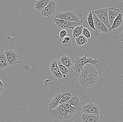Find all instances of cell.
<instances>
[{
    "instance_id": "21",
    "label": "cell",
    "mask_w": 123,
    "mask_h": 122,
    "mask_svg": "<svg viewBox=\"0 0 123 122\" xmlns=\"http://www.w3.org/2000/svg\"><path fill=\"white\" fill-rule=\"evenodd\" d=\"M76 39V42L77 45L78 46H81L85 45L87 43L88 39L84 36L81 35L77 38Z\"/></svg>"
},
{
    "instance_id": "17",
    "label": "cell",
    "mask_w": 123,
    "mask_h": 122,
    "mask_svg": "<svg viewBox=\"0 0 123 122\" xmlns=\"http://www.w3.org/2000/svg\"><path fill=\"white\" fill-rule=\"evenodd\" d=\"M49 0H40L35 3V8L38 12H41L49 3Z\"/></svg>"
},
{
    "instance_id": "12",
    "label": "cell",
    "mask_w": 123,
    "mask_h": 122,
    "mask_svg": "<svg viewBox=\"0 0 123 122\" xmlns=\"http://www.w3.org/2000/svg\"><path fill=\"white\" fill-rule=\"evenodd\" d=\"M50 70L52 75L56 78L61 79L63 78L59 69L57 60H54L51 62L50 65Z\"/></svg>"
},
{
    "instance_id": "27",
    "label": "cell",
    "mask_w": 123,
    "mask_h": 122,
    "mask_svg": "<svg viewBox=\"0 0 123 122\" xmlns=\"http://www.w3.org/2000/svg\"><path fill=\"white\" fill-rule=\"evenodd\" d=\"M67 31L66 30H62L60 32V39H63L64 38L67 36Z\"/></svg>"
},
{
    "instance_id": "18",
    "label": "cell",
    "mask_w": 123,
    "mask_h": 122,
    "mask_svg": "<svg viewBox=\"0 0 123 122\" xmlns=\"http://www.w3.org/2000/svg\"><path fill=\"white\" fill-rule=\"evenodd\" d=\"M9 66L5 52H0V70L6 69Z\"/></svg>"
},
{
    "instance_id": "13",
    "label": "cell",
    "mask_w": 123,
    "mask_h": 122,
    "mask_svg": "<svg viewBox=\"0 0 123 122\" xmlns=\"http://www.w3.org/2000/svg\"><path fill=\"white\" fill-rule=\"evenodd\" d=\"M67 95H71L69 92L63 93H59L56 95L52 99V100L49 103V109L53 110L59 106V103L61 100L64 96Z\"/></svg>"
},
{
    "instance_id": "5",
    "label": "cell",
    "mask_w": 123,
    "mask_h": 122,
    "mask_svg": "<svg viewBox=\"0 0 123 122\" xmlns=\"http://www.w3.org/2000/svg\"><path fill=\"white\" fill-rule=\"evenodd\" d=\"M87 55H85V56L81 57H78L74 59V65L73 69L76 73H80L82 72L83 69L84 67L86 64L89 63L92 65H95L97 67L98 66V64L99 61V59L96 58L93 59L91 56L88 58L87 57Z\"/></svg>"
},
{
    "instance_id": "9",
    "label": "cell",
    "mask_w": 123,
    "mask_h": 122,
    "mask_svg": "<svg viewBox=\"0 0 123 122\" xmlns=\"http://www.w3.org/2000/svg\"><path fill=\"white\" fill-rule=\"evenodd\" d=\"M56 10V4L55 1L50 0L49 3L43 10L41 12L43 17L49 18L55 14Z\"/></svg>"
},
{
    "instance_id": "4",
    "label": "cell",
    "mask_w": 123,
    "mask_h": 122,
    "mask_svg": "<svg viewBox=\"0 0 123 122\" xmlns=\"http://www.w3.org/2000/svg\"><path fill=\"white\" fill-rule=\"evenodd\" d=\"M48 114L50 119L55 122H69L67 110L63 104L59 105L56 108L49 109Z\"/></svg>"
},
{
    "instance_id": "29",
    "label": "cell",
    "mask_w": 123,
    "mask_h": 122,
    "mask_svg": "<svg viewBox=\"0 0 123 122\" xmlns=\"http://www.w3.org/2000/svg\"><path fill=\"white\" fill-rule=\"evenodd\" d=\"M4 89V87H0V96H1V95L3 93V92Z\"/></svg>"
},
{
    "instance_id": "2",
    "label": "cell",
    "mask_w": 123,
    "mask_h": 122,
    "mask_svg": "<svg viewBox=\"0 0 123 122\" xmlns=\"http://www.w3.org/2000/svg\"><path fill=\"white\" fill-rule=\"evenodd\" d=\"M63 104L67 110L68 122H73L79 117L81 110V103L76 96H73L67 102Z\"/></svg>"
},
{
    "instance_id": "8",
    "label": "cell",
    "mask_w": 123,
    "mask_h": 122,
    "mask_svg": "<svg viewBox=\"0 0 123 122\" xmlns=\"http://www.w3.org/2000/svg\"><path fill=\"white\" fill-rule=\"evenodd\" d=\"M92 12L93 13V18L96 32L104 34H108L110 33V31L105 25L98 18L94 13V11H92Z\"/></svg>"
},
{
    "instance_id": "10",
    "label": "cell",
    "mask_w": 123,
    "mask_h": 122,
    "mask_svg": "<svg viewBox=\"0 0 123 122\" xmlns=\"http://www.w3.org/2000/svg\"><path fill=\"white\" fill-rule=\"evenodd\" d=\"M9 66H14L18 64L19 56L13 50H7L5 51Z\"/></svg>"
},
{
    "instance_id": "24",
    "label": "cell",
    "mask_w": 123,
    "mask_h": 122,
    "mask_svg": "<svg viewBox=\"0 0 123 122\" xmlns=\"http://www.w3.org/2000/svg\"><path fill=\"white\" fill-rule=\"evenodd\" d=\"M87 20L89 26L92 29V30L96 31V30L94 27V22L92 11H90L88 14V17L87 18Z\"/></svg>"
},
{
    "instance_id": "28",
    "label": "cell",
    "mask_w": 123,
    "mask_h": 122,
    "mask_svg": "<svg viewBox=\"0 0 123 122\" xmlns=\"http://www.w3.org/2000/svg\"><path fill=\"white\" fill-rule=\"evenodd\" d=\"M119 42L123 47V31L121 32L119 36Z\"/></svg>"
},
{
    "instance_id": "23",
    "label": "cell",
    "mask_w": 123,
    "mask_h": 122,
    "mask_svg": "<svg viewBox=\"0 0 123 122\" xmlns=\"http://www.w3.org/2000/svg\"><path fill=\"white\" fill-rule=\"evenodd\" d=\"M60 43L62 46L66 47H69L71 46L72 41L70 38L68 36H66L62 39H60Z\"/></svg>"
},
{
    "instance_id": "31",
    "label": "cell",
    "mask_w": 123,
    "mask_h": 122,
    "mask_svg": "<svg viewBox=\"0 0 123 122\" xmlns=\"http://www.w3.org/2000/svg\"><path fill=\"white\" fill-rule=\"evenodd\" d=\"M122 1H123V0H122Z\"/></svg>"
},
{
    "instance_id": "26",
    "label": "cell",
    "mask_w": 123,
    "mask_h": 122,
    "mask_svg": "<svg viewBox=\"0 0 123 122\" xmlns=\"http://www.w3.org/2000/svg\"><path fill=\"white\" fill-rule=\"evenodd\" d=\"M82 35L84 36L87 39H90L91 38V34L90 30L87 28H84L82 32Z\"/></svg>"
},
{
    "instance_id": "25",
    "label": "cell",
    "mask_w": 123,
    "mask_h": 122,
    "mask_svg": "<svg viewBox=\"0 0 123 122\" xmlns=\"http://www.w3.org/2000/svg\"><path fill=\"white\" fill-rule=\"evenodd\" d=\"M73 97L72 95H67L64 96L61 100L59 102V105H61V104H63L65 102H67L72 98Z\"/></svg>"
},
{
    "instance_id": "16",
    "label": "cell",
    "mask_w": 123,
    "mask_h": 122,
    "mask_svg": "<svg viewBox=\"0 0 123 122\" xmlns=\"http://www.w3.org/2000/svg\"><path fill=\"white\" fill-rule=\"evenodd\" d=\"M123 25V14L121 12L114 21L113 25L111 27V31H115L116 29L121 27Z\"/></svg>"
},
{
    "instance_id": "14",
    "label": "cell",
    "mask_w": 123,
    "mask_h": 122,
    "mask_svg": "<svg viewBox=\"0 0 123 122\" xmlns=\"http://www.w3.org/2000/svg\"><path fill=\"white\" fill-rule=\"evenodd\" d=\"M108 9L109 23L111 27L114 21L121 12L118 8H115V7H109Z\"/></svg>"
},
{
    "instance_id": "11",
    "label": "cell",
    "mask_w": 123,
    "mask_h": 122,
    "mask_svg": "<svg viewBox=\"0 0 123 122\" xmlns=\"http://www.w3.org/2000/svg\"><path fill=\"white\" fill-rule=\"evenodd\" d=\"M82 112L84 113L97 114L99 115V108L95 103L90 102L83 106Z\"/></svg>"
},
{
    "instance_id": "7",
    "label": "cell",
    "mask_w": 123,
    "mask_h": 122,
    "mask_svg": "<svg viewBox=\"0 0 123 122\" xmlns=\"http://www.w3.org/2000/svg\"><path fill=\"white\" fill-rule=\"evenodd\" d=\"M108 10V8H105L96 10L94 11L98 18L105 25L111 32V27L109 23Z\"/></svg>"
},
{
    "instance_id": "3",
    "label": "cell",
    "mask_w": 123,
    "mask_h": 122,
    "mask_svg": "<svg viewBox=\"0 0 123 122\" xmlns=\"http://www.w3.org/2000/svg\"><path fill=\"white\" fill-rule=\"evenodd\" d=\"M54 17L59 20L77 22L81 25L84 19L82 13L76 11L58 12L56 13Z\"/></svg>"
},
{
    "instance_id": "20",
    "label": "cell",
    "mask_w": 123,
    "mask_h": 122,
    "mask_svg": "<svg viewBox=\"0 0 123 122\" xmlns=\"http://www.w3.org/2000/svg\"><path fill=\"white\" fill-rule=\"evenodd\" d=\"M83 29L84 27L81 25H79L76 27L73 30V37L76 39L80 36L82 35V32Z\"/></svg>"
},
{
    "instance_id": "30",
    "label": "cell",
    "mask_w": 123,
    "mask_h": 122,
    "mask_svg": "<svg viewBox=\"0 0 123 122\" xmlns=\"http://www.w3.org/2000/svg\"><path fill=\"white\" fill-rule=\"evenodd\" d=\"M4 85L2 82V81L0 79V87H4Z\"/></svg>"
},
{
    "instance_id": "15",
    "label": "cell",
    "mask_w": 123,
    "mask_h": 122,
    "mask_svg": "<svg viewBox=\"0 0 123 122\" xmlns=\"http://www.w3.org/2000/svg\"><path fill=\"white\" fill-rule=\"evenodd\" d=\"M81 120L82 122H99V115L83 113L81 116Z\"/></svg>"
},
{
    "instance_id": "22",
    "label": "cell",
    "mask_w": 123,
    "mask_h": 122,
    "mask_svg": "<svg viewBox=\"0 0 123 122\" xmlns=\"http://www.w3.org/2000/svg\"><path fill=\"white\" fill-rule=\"evenodd\" d=\"M57 63L59 69L62 74L63 75V78H65L66 76L69 73V69L64 65H63L60 61H57Z\"/></svg>"
},
{
    "instance_id": "19",
    "label": "cell",
    "mask_w": 123,
    "mask_h": 122,
    "mask_svg": "<svg viewBox=\"0 0 123 122\" xmlns=\"http://www.w3.org/2000/svg\"><path fill=\"white\" fill-rule=\"evenodd\" d=\"M60 61L63 65L67 68H70L73 65L72 60L68 56H62Z\"/></svg>"
},
{
    "instance_id": "6",
    "label": "cell",
    "mask_w": 123,
    "mask_h": 122,
    "mask_svg": "<svg viewBox=\"0 0 123 122\" xmlns=\"http://www.w3.org/2000/svg\"><path fill=\"white\" fill-rule=\"evenodd\" d=\"M54 21L58 28L62 30L71 29L73 30L77 26L81 25L77 22L59 20L55 17L54 18Z\"/></svg>"
},
{
    "instance_id": "1",
    "label": "cell",
    "mask_w": 123,
    "mask_h": 122,
    "mask_svg": "<svg viewBox=\"0 0 123 122\" xmlns=\"http://www.w3.org/2000/svg\"><path fill=\"white\" fill-rule=\"evenodd\" d=\"M99 79L97 71L93 67H85L80 75L78 80L82 87L88 88L93 86Z\"/></svg>"
}]
</instances>
